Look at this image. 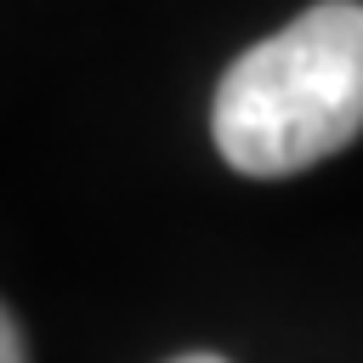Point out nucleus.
<instances>
[{
  "label": "nucleus",
  "instance_id": "3",
  "mask_svg": "<svg viewBox=\"0 0 363 363\" xmlns=\"http://www.w3.org/2000/svg\"><path fill=\"white\" fill-rule=\"evenodd\" d=\"M170 363H227V357H216V352H187V357H170Z\"/></svg>",
  "mask_w": 363,
  "mask_h": 363
},
{
  "label": "nucleus",
  "instance_id": "2",
  "mask_svg": "<svg viewBox=\"0 0 363 363\" xmlns=\"http://www.w3.org/2000/svg\"><path fill=\"white\" fill-rule=\"evenodd\" d=\"M0 363H28V357H23V329H17L11 312H6V323H0Z\"/></svg>",
  "mask_w": 363,
  "mask_h": 363
},
{
  "label": "nucleus",
  "instance_id": "1",
  "mask_svg": "<svg viewBox=\"0 0 363 363\" xmlns=\"http://www.w3.org/2000/svg\"><path fill=\"white\" fill-rule=\"evenodd\" d=\"M210 130L238 176H295L363 130V0H323L233 57Z\"/></svg>",
  "mask_w": 363,
  "mask_h": 363
}]
</instances>
